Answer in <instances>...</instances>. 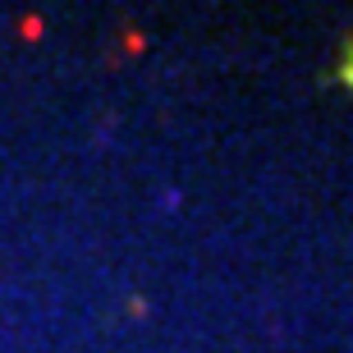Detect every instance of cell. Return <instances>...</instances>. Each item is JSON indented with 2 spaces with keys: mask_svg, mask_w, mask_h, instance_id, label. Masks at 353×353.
<instances>
[{
  "mask_svg": "<svg viewBox=\"0 0 353 353\" xmlns=\"http://www.w3.org/2000/svg\"><path fill=\"white\" fill-rule=\"evenodd\" d=\"M340 79H344V88H353V51L344 55V65H340Z\"/></svg>",
  "mask_w": 353,
  "mask_h": 353,
  "instance_id": "cell-1",
  "label": "cell"
}]
</instances>
